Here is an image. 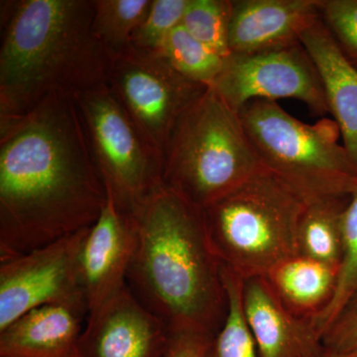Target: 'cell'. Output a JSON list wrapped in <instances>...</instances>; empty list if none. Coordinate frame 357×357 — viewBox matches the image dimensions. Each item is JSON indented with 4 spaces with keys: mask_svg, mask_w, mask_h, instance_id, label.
Instances as JSON below:
<instances>
[{
    "mask_svg": "<svg viewBox=\"0 0 357 357\" xmlns=\"http://www.w3.org/2000/svg\"><path fill=\"white\" fill-rule=\"evenodd\" d=\"M211 88L239 112L256 100L295 98L312 114L328 109L318 70L301 43L250 54H230Z\"/></svg>",
    "mask_w": 357,
    "mask_h": 357,
    "instance_id": "cell-10",
    "label": "cell"
},
{
    "mask_svg": "<svg viewBox=\"0 0 357 357\" xmlns=\"http://www.w3.org/2000/svg\"><path fill=\"white\" fill-rule=\"evenodd\" d=\"M151 4L152 0H93V34L110 58L130 47L131 37Z\"/></svg>",
    "mask_w": 357,
    "mask_h": 357,
    "instance_id": "cell-19",
    "label": "cell"
},
{
    "mask_svg": "<svg viewBox=\"0 0 357 357\" xmlns=\"http://www.w3.org/2000/svg\"><path fill=\"white\" fill-rule=\"evenodd\" d=\"M300 42L318 70L328 112L357 168V68L342 54L321 20L303 33Z\"/></svg>",
    "mask_w": 357,
    "mask_h": 357,
    "instance_id": "cell-15",
    "label": "cell"
},
{
    "mask_svg": "<svg viewBox=\"0 0 357 357\" xmlns=\"http://www.w3.org/2000/svg\"><path fill=\"white\" fill-rule=\"evenodd\" d=\"M231 10L232 0H190L182 26L194 38L227 58Z\"/></svg>",
    "mask_w": 357,
    "mask_h": 357,
    "instance_id": "cell-23",
    "label": "cell"
},
{
    "mask_svg": "<svg viewBox=\"0 0 357 357\" xmlns=\"http://www.w3.org/2000/svg\"><path fill=\"white\" fill-rule=\"evenodd\" d=\"M213 335L197 332L169 333L164 357H204Z\"/></svg>",
    "mask_w": 357,
    "mask_h": 357,
    "instance_id": "cell-27",
    "label": "cell"
},
{
    "mask_svg": "<svg viewBox=\"0 0 357 357\" xmlns=\"http://www.w3.org/2000/svg\"><path fill=\"white\" fill-rule=\"evenodd\" d=\"M190 0H152L146 17L130 40L137 50L158 53L167 37L182 24Z\"/></svg>",
    "mask_w": 357,
    "mask_h": 357,
    "instance_id": "cell-24",
    "label": "cell"
},
{
    "mask_svg": "<svg viewBox=\"0 0 357 357\" xmlns=\"http://www.w3.org/2000/svg\"><path fill=\"white\" fill-rule=\"evenodd\" d=\"M107 202L75 96L0 121V260L89 229Z\"/></svg>",
    "mask_w": 357,
    "mask_h": 357,
    "instance_id": "cell-1",
    "label": "cell"
},
{
    "mask_svg": "<svg viewBox=\"0 0 357 357\" xmlns=\"http://www.w3.org/2000/svg\"><path fill=\"white\" fill-rule=\"evenodd\" d=\"M107 192L133 213L163 183V159L147 142L107 84L75 96Z\"/></svg>",
    "mask_w": 357,
    "mask_h": 357,
    "instance_id": "cell-7",
    "label": "cell"
},
{
    "mask_svg": "<svg viewBox=\"0 0 357 357\" xmlns=\"http://www.w3.org/2000/svg\"><path fill=\"white\" fill-rule=\"evenodd\" d=\"M166 326L136 299L128 284L88 316L79 357H164Z\"/></svg>",
    "mask_w": 357,
    "mask_h": 357,
    "instance_id": "cell-12",
    "label": "cell"
},
{
    "mask_svg": "<svg viewBox=\"0 0 357 357\" xmlns=\"http://www.w3.org/2000/svg\"><path fill=\"white\" fill-rule=\"evenodd\" d=\"M321 0H232L230 54H250L301 43L321 20Z\"/></svg>",
    "mask_w": 357,
    "mask_h": 357,
    "instance_id": "cell-13",
    "label": "cell"
},
{
    "mask_svg": "<svg viewBox=\"0 0 357 357\" xmlns=\"http://www.w3.org/2000/svg\"><path fill=\"white\" fill-rule=\"evenodd\" d=\"M263 169L238 112L210 86L169 140L163 184L204 210Z\"/></svg>",
    "mask_w": 357,
    "mask_h": 357,
    "instance_id": "cell-5",
    "label": "cell"
},
{
    "mask_svg": "<svg viewBox=\"0 0 357 357\" xmlns=\"http://www.w3.org/2000/svg\"><path fill=\"white\" fill-rule=\"evenodd\" d=\"M229 301L227 318L204 357H258L243 306V279L222 266Z\"/></svg>",
    "mask_w": 357,
    "mask_h": 357,
    "instance_id": "cell-20",
    "label": "cell"
},
{
    "mask_svg": "<svg viewBox=\"0 0 357 357\" xmlns=\"http://www.w3.org/2000/svg\"><path fill=\"white\" fill-rule=\"evenodd\" d=\"M0 121L47 96H76L107 84L112 58L93 31V0L4 1Z\"/></svg>",
    "mask_w": 357,
    "mask_h": 357,
    "instance_id": "cell-3",
    "label": "cell"
},
{
    "mask_svg": "<svg viewBox=\"0 0 357 357\" xmlns=\"http://www.w3.org/2000/svg\"><path fill=\"white\" fill-rule=\"evenodd\" d=\"M321 342L335 351H357V295L326 331Z\"/></svg>",
    "mask_w": 357,
    "mask_h": 357,
    "instance_id": "cell-26",
    "label": "cell"
},
{
    "mask_svg": "<svg viewBox=\"0 0 357 357\" xmlns=\"http://www.w3.org/2000/svg\"><path fill=\"white\" fill-rule=\"evenodd\" d=\"M243 306L258 357H310L323 347L311 319L290 311L264 277L244 280Z\"/></svg>",
    "mask_w": 357,
    "mask_h": 357,
    "instance_id": "cell-14",
    "label": "cell"
},
{
    "mask_svg": "<svg viewBox=\"0 0 357 357\" xmlns=\"http://www.w3.org/2000/svg\"><path fill=\"white\" fill-rule=\"evenodd\" d=\"M238 114L263 167L305 201L351 195L357 189V168L338 143L335 121L304 123L267 100L248 102Z\"/></svg>",
    "mask_w": 357,
    "mask_h": 357,
    "instance_id": "cell-6",
    "label": "cell"
},
{
    "mask_svg": "<svg viewBox=\"0 0 357 357\" xmlns=\"http://www.w3.org/2000/svg\"><path fill=\"white\" fill-rule=\"evenodd\" d=\"M351 195L307 202L298 227V252L340 269L344 255V220Z\"/></svg>",
    "mask_w": 357,
    "mask_h": 357,
    "instance_id": "cell-18",
    "label": "cell"
},
{
    "mask_svg": "<svg viewBox=\"0 0 357 357\" xmlns=\"http://www.w3.org/2000/svg\"><path fill=\"white\" fill-rule=\"evenodd\" d=\"M107 192L100 218L84 236L77 267L88 306V316L126 285V276L136 244L134 215Z\"/></svg>",
    "mask_w": 357,
    "mask_h": 357,
    "instance_id": "cell-11",
    "label": "cell"
},
{
    "mask_svg": "<svg viewBox=\"0 0 357 357\" xmlns=\"http://www.w3.org/2000/svg\"><path fill=\"white\" fill-rule=\"evenodd\" d=\"M319 14L338 48L357 68V0H321Z\"/></svg>",
    "mask_w": 357,
    "mask_h": 357,
    "instance_id": "cell-25",
    "label": "cell"
},
{
    "mask_svg": "<svg viewBox=\"0 0 357 357\" xmlns=\"http://www.w3.org/2000/svg\"><path fill=\"white\" fill-rule=\"evenodd\" d=\"M357 295V189L352 192L344 220V255L332 301L312 321L323 338L338 314Z\"/></svg>",
    "mask_w": 357,
    "mask_h": 357,
    "instance_id": "cell-22",
    "label": "cell"
},
{
    "mask_svg": "<svg viewBox=\"0 0 357 357\" xmlns=\"http://www.w3.org/2000/svg\"><path fill=\"white\" fill-rule=\"evenodd\" d=\"M310 357H357V351H342L328 347H321V349Z\"/></svg>",
    "mask_w": 357,
    "mask_h": 357,
    "instance_id": "cell-28",
    "label": "cell"
},
{
    "mask_svg": "<svg viewBox=\"0 0 357 357\" xmlns=\"http://www.w3.org/2000/svg\"><path fill=\"white\" fill-rule=\"evenodd\" d=\"M107 84L162 159L178 121L208 89L182 76L160 54L131 46L112 59Z\"/></svg>",
    "mask_w": 357,
    "mask_h": 357,
    "instance_id": "cell-8",
    "label": "cell"
},
{
    "mask_svg": "<svg viewBox=\"0 0 357 357\" xmlns=\"http://www.w3.org/2000/svg\"><path fill=\"white\" fill-rule=\"evenodd\" d=\"M89 229L0 260V332L44 306L66 307L82 318L88 314L77 259Z\"/></svg>",
    "mask_w": 357,
    "mask_h": 357,
    "instance_id": "cell-9",
    "label": "cell"
},
{
    "mask_svg": "<svg viewBox=\"0 0 357 357\" xmlns=\"http://www.w3.org/2000/svg\"><path fill=\"white\" fill-rule=\"evenodd\" d=\"M306 203L263 169L204 208L208 238L222 266L246 280L299 255L298 227Z\"/></svg>",
    "mask_w": 357,
    "mask_h": 357,
    "instance_id": "cell-4",
    "label": "cell"
},
{
    "mask_svg": "<svg viewBox=\"0 0 357 357\" xmlns=\"http://www.w3.org/2000/svg\"><path fill=\"white\" fill-rule=\"evenodd\" d=\"M338 270L298 255L279 263L262 277L290 311L314 321L333 299Z\"/></svg>",
    "mask_w": 357,
    "mask_h": 357,
    "instance_id": "cell-17",
    "label": "cell"
},
{
    "mask_svg": "<svg viewBox=\"0 0 357 357\" xmlns=\"http://www.w3.org/2000/svg\"><path fill=\"white\" fill-rule=\"evenodd\" d=\"M82 319L62 306L32 310L0 332V357H79Z\"/></svg>",
    "mask_w": 357,
    "mask_h": 357,
    "instance_id": "cell-16",
    "label": "cell"
},
{
    "mask_svg": "<svg viewBox=\"0 0 357 357\" xmlns=\"http://www.w3.org/2000/svg\"><path fill=\"white\" fill-rule=\"evenodd\" d=\"M132 213L136 244L128 288L169 333L215 337L229 301L203 210L162 183Z\"/></svg>",
    "mask_w": 357,
    "mask_h": 357,
    "instance_id": "cell-2",
    "label": "cell"
},
{
    "mask_svg": "<svg viewBox=\"0 0 357 357\" xmlns=\"http://www.w3.org/2000/svg\"><path fill=\"white\" fill-rule=\"evenodd\" d=\"M158 54L182 76L208 88L222 72L225 59L194 38L182 24L167 37Z\"/></svg>",
    "mask_w": 357,
    "mask_h": 357,
    "instance_id": "cell-21",
    "label": "cell"
}]
</instances>
